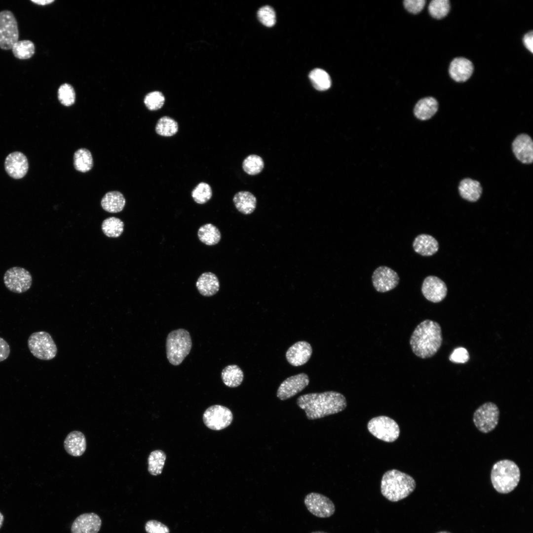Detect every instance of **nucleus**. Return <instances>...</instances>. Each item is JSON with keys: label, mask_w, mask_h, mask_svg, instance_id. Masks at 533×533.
<instances>
[{"label": "nucleus", "mask_w": 533, "mask_h": 533, "mask_svg": "<svg viewBox=\"0 0 533 533\" xmlns=\"http://www.w3.org/2000/svg\"><path fill=\"white\" fill-rule=\"evenodd\" d=\"M425 2V0H405L403 3L405 8L409 12L417 14L423 9Z\"/></svg>", "instance_id": "44"}, {"label": "nucleus", "mask_w": 533, "mask_h": 533, "mask_svg": "<svg viewBox=\"0 0 533 533\" xmlns=\"http://www.w3.org/2000/svg\"><path fill=\"white\" fill-rule=\"evenodd\" d=\"M512 147L515 156L520 161L524 164L533 162V142L528 135H519L513 141Z\"/></svg>", "instance_id": "19"}, {"label": "nucleus", "mask_w": 533, "mask_h": 533, "mask_svg": "<svg viewBox=\"0 0 533 533\" xmlns=\"http://www.w3.org/2000/svg\"><path fill=\"white\" fill-rule=\"evenodd\" d=\"M437 533H451L447 532V531H441V532H438Z\"/></svg>", "instance_id": "50"}, {"label": "nucleus", "mask_w": 533, "mask_h": 533, "mask_svg": "<svg viewBox=\"0 0 533 533\" xmlns=\"http://www.w3.org/2000/svg\"><path fill=\"white\" fill-rule=\"evenodd\" d=\"M74 166L78 171L85 173L90 170L93 160L90 152L85 148L77 150L74 155Z\"/></svg>", "instance_id": "30"}, {"label": "nucleus", "mask_w": 533, "mask_h": 533, "mask_svg": "<svg viewBox=\"0 0 533 533\" xmlns=\"http://www.w3.org/2000/svg\"><path fill=\"white\" fill-rule=\"evenodd\" d=\"M438 109L437 101L433 97H427L419 100L416 104L414 113L417 118L422 120L430 118Z\"/></svg>", "instance_id": "24"}, {"label": "nucleus", "mask_w": 533, "mask_h": 533, "mask_svg": "<svg viewBox=\"0 0 533 533\" xmlns=\"http://www.w3.org/2000/svg\"><path fill=\"white\" fill-rule=\"evenodd\" d=\"M18 24L13 13L7 10L0 12V48L9 50L19 39Z\"/></svg>", "instance_id": "9"}, {"label": "nucleus", "mask_w": 533, "mask_h": 533, "mask_svg": "<svg viewBox=\"0 0 533 533\" xmlns=\"http://www.w3.org/2000/svg\"><path fill=\"white\" fill-rule=\"evenodd\" d=\"M58 98L64 106H72L75 102V92L73 87L67 83L61 85L58 90Z\"/></svg>", "instance_id": "40"}, {"label": "nucleus", "mask_w": 533, "mask_h": 533, "mask_svg": "<svg viewBox=\"0 0 533 533\" xmlns=\"http://www.w3.org/2000/svg\"><path fill=\"white\" fill-rule=\"evenodd\" d=\"M28 346L33 355L42 360H50L56 357L57 353L54 340L45 331L32 333L28 339Z\"/></svg>", "instance_id": "6"}, {"label": "nucleus", "mask_w": 533, "mask_h": 533, "mask_svg": "<svg viewBox=\"0 0 533 533\" xmlns=\"http://www.w3.org/2000/svg\"><path fill=\"white\" fill-rule=\"evenodd\" d=\"M474 71L473 63L462 57L454 58L451 62L449 73L451 77L456 82H465L471 76Z\"/></svg>", "instance_id": "20"}, {"label": "nucleus", "mask_w": 533, "mask_h": 533, "mask_svg": "<svg viewBox=\"0 0 533 533\" xmlns=\"http://www.w3.org/2000/svg\"><path fill=\"white\" fill-rule=\"evenodd\" d=\"M449 0H433L428 5V11L434 18L440 19L447 15L450 10Z\"/></svg>", "instance_id": "37"}, {"label": "nucleus", "mask_w": 533, "mask_h": 533, "mask_svg": "<svg viewBox=\"0 0 533 533\" xmlns=\"http://www.w3.org/2000/svg\"><path fill=\"white\" fill-rule=\"evenodd\" d=\"M166 457L165 454L162 450H156L152 452L148 458L149 472L153 476L160 474Z\"/></svg>", "instance_id": "31"}, {"label": "nucleus", "mask_w": 533, "mask_h": 533, "mask_svg": "<svg viewBox=\"0 0 533 533\" xmlns=\"http://www.w3.org/2000/svg\"><path fill=\"white\" fill-rule=\"evenodd\" d=\"M523 42L525 47L532 53L533 52V31L526 33L523 38Z\"/></svg>", "instance_id": "46"}, {"label": "nucleus", "mask_w": 533, "mask_h": 533, "mask_svg": "<svg viewBox=\"0 0 533 533\" xmlns=\"http://www.w3.org/2000/svg\"><path fill=\"white\" fill-rule=\"evenodd\" d=\"M4 168L8 175L15 179L23 178L29 169L26 156L20 152L9 153L4 161Z\"/></svg>", "instance_id": "16"}, {"label": "nucleus", "mask_w": 533, "mask_h": 533, "mask_svg": "<svg viewBox=\"0 0 533 533\" xmlns=\"http://www.w3.org/2000/svg\"><path fill=\"white\" fill-rule=\"evenodd\" d=\"M124 223L119 219L111 217L106 219L102 224L104 233L109 237H117L123 231Z\"/></svg>", "instance_id": "34"}, {"label": "nucleus", "mask_w": 533, "mask_h": 533, "mask_svg": "<svg viewBox=\"0 0 533 533\" xmlns=\"http://www.w3.org/2000/svg\"><path fill=\"white\" fill-rule=\"evenodd\" d=\"M304 504L311 514L320 518H329L336 511L334 502L327 496L318 493L312 492L306 495Z\"/></svg>", "instance_id": "11"}, {"label": "nucleus", "mask_w": 533, "mask_h": 533, "mask_svg": "<svg viewBox=\"0 0 533 533\" xmlns=\"http://www.w3.org/2000/svg\"><path fill=\"white\" fill-rule=\"evenodd\" d=\"M309 78L314 87L319 91L328 89L331 85V78L328 74L321 69H315L309 74Z\"/></svg>", "instance_id": "32"}, {"label": "nucleus", "mask_w": 533, "mask_h": 533, "mask_svg": "<svg viewBox=\"0 0 533 533\" xmlns=\"http://www.w3.org/2000/svg\"><path fill=\"white\" fill-rule=\"evenodd\" d=\"M233 201L236 209L243 214H250L256 208L257 199L249 191H240L237 192L233 196Z\"/></svg>", "instance_id": "25"}, {"label": "nucleus", "mask_w": 533, "mask_h": 533, "mask_svg": "<svg viewBox=\"0 0 533 533\" xmlns=\"http://www.w3.org/2000/svg\"><path fill=\"white\" fill-rule=\"evenodd\" d=\"M310 533H327V532H324V531H314V532H311Z\"/></svg>", "instance_id": "49"}, {"label": "nucleus", "mask_w": 533, "mask_h": 533, "mask_svg": "<svg viewBox=\"0 0 533 533\" xmlns=\"http://www.w3.org/2000/svg\"><path fill=\"white\" fill-rule=\"evenodd\" d=\"M421 292L427 300L436 303L445 299L447 287L445 282L438 277L428 276L422 282Z\"/></svg>", "instance_id": "15"}, {"label": "nucleus", "mask_w": 533, "mask_h": 533, "mask_svg": "<svg viewBox=\"0 0 533 533\" xmlns=\"http://www.w3.org/2000/svg\"><path fill=\"white\" fill-rule=\"evenodd\" d=\"M64 447L70 455L76 457L81 456L86 449V441L84 435L77 430L71 432L64 441Z\"/></svg>", "instance_id": "21"}, {"label": "nucleus", "mask_w": 533, "mask_h": 533, "mask_svg": "<svg viewBox=\"0 0 533 533\" xmlns=\"http://www.w3.org/2000/svg\"><path fill=\"white\" fill-rule=\"evenodd\" d=\"M499 410L494 403L488 402L479 407L474 412L473 422L476 428L483 433L493 431L497 426Z\"/></svg>", "instance_id": "8"}, {"label": "nucleus", "mask_w": 533, "mask_h": 533, "mask_svg": "<svg viewBox=\"0 0 533 533\" xmlns=\"http://www.w3.org/2000/svg\"><path fill=\"white\" fill-rule=\"evenodd\" d=\"M192 341L187 330L179 328L170 332L166 340V351L169 363L178 366L182 363L190 353Z\"/></svg>", "instance_id": "5"}, {"label": "nucleus", "mask_w": 533, "mask_h": 533, "mask_svg": "<svg viewBox=\"0 0 533 533\" xmlns=\"http://www.w3.org/2000/svg\"><path fill=\"white\" fill-rule=\"evenodd\" d=\"M312 348L306 341H299L287 350L286 358L288 363L293 366H300L305 364L311 357Z\"/></svg>", "instance_id": "18"}, {"label": "nucleus", "mask_w": 533, "mask_h": 533, "mask_svg": "<svg viewBox=\"0 0 533 533\" xmlns=\"http://www.w3.org/2000/svg\"><path fill=\"white\" fill-rule=\"evenodd\" d=\"M10 353V348L7 342L0 337V362L6 360Z\"/></svg>", "instance_id": "45"}, {"label": "nucleus", "mask_w": 533, "mask_h": 533, "mask_svg": "<svg viewBox=\"0 0 533 533\" xmlns=\"http://www.w3.org/2000/svg\"><path fill=\"white\" fill-rule=\"evenodd\" d=\"M521 473L517 464L510 459L495 462L491 472V480L494 489L500 494H508L513 491L520 480Z\"/></svg>", "instance_id": "4"}, {"label": "nucleus", "mask_w": 533, "mask_h": 533, "mask_svg": "<svg viewBox=\"0 0 533 533\" xmlns=\"http://www.w3.org/2000/svg\"><path fill=\"white\" fill-rule=\"evenodd\" d=\"M191 196L198 204H204L208 201L212 196L211 187L205 182L199 183L192 190Z\"/></svg>", "instance_id": "38"}, {"label": "nucleus", "mask_w": 533, "mask_h": 533, "mask_svg": "<svg viewBox=\"0 0 533 533\" xmlns=\"http://www.w3.org/2000/svg\"><path fill=\"white\" fill-rule=\"evenodd\" d=\"M233 415L226 407L215 405L209 407L204 412L203 420L209 428L214 430L223 429L231 423Z\"/></svg>", "instance_id": "12"}, {"label": "nucleus", "mask_w": 533, "mask_h": 533, "mask_svg": "<svg viewBox=\"0 0 533 533\" xmlns=\"http://www.w3.org/2000/svg\"><path fill=\"white\" fill-rule=\"evenodd\" d=\"M264 167L263 158L256 154L247 156L242 162L243 170L250 175H256L262 172Z\"/></svg>", "instance_id": "36"}, {"label": "nucleus", "mask_w": 533, "mask_h": 533, "mask_svg": "<svg viewBox=\"0 0 533 533\" xmlns=\"http://www.w3.org/2000/svg\"><path fill=\"white\" fill-rule=\"evenodd\" d=\"M155 129L156 133L159 135L172 136L178 132V124L172 118L164 116L157 121Z\"/></svg>", "instance_id": "35"}, {"label": "nucleus", "mask_w": 533, "mask_h": 533, "mask_svg": "<svg viewBox=\"0 0 533 533\" xmlns=\"http://www.w3.org/2000/svg\"><path fill=\"white\" fill-rule=\"evenodd\" d=\"M369 431L377 438L386 442H393L399 436L400 428L397 422L387 416L371 419L367 424Z\"/></svg>", "instance_id": "7"}, {"label": "nucleus", "mask_w": 533, "mask_h": 533, "mask_svg": "<svg viewBox=\"0 0 533 533\" xmlns=\"http://www.w3.org/2000/svg\"><path fill=\"white\" fill-rule=\"evenodd\" d=\"M414 251L423 256H430L438 250L439 244L432 236L427 234L418 235L413 242Z\"/></svg>", "instance_id": "23"}, {"label": "nucleus", "mask_w": 533, "mask_h": 533, "mask_svg": "<svg viewBox=\"0 0 533 533\" xmlns=\"http://www.w3.org/2000/svg\"><path fill=\"white\" fill-rule=\"evenodd\" d=\"M13 55L19 59H28L31 58L35 52L34 43L30 40H18L12 47Z\"/></svg>", "instance_id": "33"}, {"label": "nucleus", "mask_w": 533, "mask_h": 533, "mask_svg": "<svg viewBox=\"0 0 533 533\" xmlns=\"http://www.w3.org/2000/svg\"><path fill=\"white\" fill-rule=\"evenodd\" d=\"M297 404L310 420L338 413L347 406L344 395L334 391L302 395L298 398Z\"/></svg>", "instance_id": "1"}, {"label": "nucleus", "mask_w": 533, "mask_h": 533, "mask_svg": "<svg viewBox=\"0 0 533 533\" xmlns=\"http://www.w3.org/2000/svg\"><path fill=\"white\" fill-rule=\"evenodd\" d=\"M101 204L103 209L108 212L118 213L123 210L125 204V199L120 192L111 191L104 195Z\"/></svg>", "instance_id": "27"}, {"label": "nucleus", "mask_w": 533, "mask_h": 533, "mask_svg": "<svg viewBox=\"0 0 533 533\" xmlns=\"http://www.w3.org/2000/svg\"><path fill=\"white\" fill-rule=\"evenodd\" d=\"M260 21L265 26L271 27L276 22V16L273 9L268 5L260 8L257 13Z\"/></svg>", "instance_id": "41"}, {"label": "nucleus", "mask_w": 533, "mask_h": 533, "mask_svg": "<svg viewBox=\"0 0 533 533\" xmlns=\"http://www.w3.org/2000/svg\"><path fill=\"white\" fill-rule=\"evenodd\" d=\"M372 281L376 291L385 293L393 289L398 285L399 277L397 272L391 268L380 266L373 272Z\"/></svg>", "instance_id": "13"}, {"label": "nucleus", "mask_w": 533, "mask_h": 533, "mask_svg": "<svg viewBox=\"0 0 533 533\" xmlns=\"http://www.w3.org/2000/svg\"><path fill=\"white\" fill-rule=\"evenodd\" d=\"M199 240L207 245L217 244L221 239V233L215 225L208 223L201 226L197 231Z\"/></svg>", "instance_id": "29"}, {"label": "nucleus", "mask_w": 533, "mask_h": 533, "mask_svg": "<svg viewBox=\"0 0 533 533\" xmlns=\"http://www.w3.org/2000/svg\"><path fill=\"white\" fill-rule=\"evenodd\" d=\"M145 531L147 533H169L167 526L154 520L148 521L145 524Z\"/></svg>", "instance_id": "42"}, {"label": "nucleus", "mask_w": 533, "mask_h": 533, "mask_svg": "<svg viewBox=\"0 0 533 533\" xmlns=\"http://www.w3.org/2000/svg\"><path fill=\"white\" fill-rule=\"evenodd\" d=\"M443 341L442 330L437 322L426 319L419 324L413 332L410 344L413 353L425 359L434 356L440 349Z\"/></svg>", "instance_id": "2"}, {"label": "nucleus", "mask_w": 533, "mask_h": 533, "mask_svg": "<svg viewBox=\"0 0 533 533\" xmlns=\"http://www.w3.org/2000/svg\"><path fill=\"white\" fill-rule=\"evenodd\" d=\"M221 378L224 383L227 386L236 387L241 384L244 378V374L237 365H229L223 369Z\"/></svg>", "instance_id": "28"}, {"label": "nucleus", "mask_w": 533, "mask_h": 533, "mask_svg": "<svg viewBox=\"0 0 533 533\" xmlns=\"http://www.w3.org/2000/svg\"><path fill=\"white\" fill-rule=\"evenodd\" d=\"M450 360L457 363H464L469 359V355L467 350L464 347H460L454 350L449 357Z\"/></svg>", "instance_id": "43"}, {"label": "nucleus", "mask_w": 533, "mask_h": 533, "mask_svg": "<svg viewBox=\"0 0 533 533\" xmlns=\"http://www.w3.org/2000/svg\"><path fill=\"white\" fill-rule=\"evenodd\" d=\"M3 521H4V516L0 512V529L1 528V527H2V526L3 525Z\"/></svg>", "instance_id": "48"}, {"label": "nucleus", "mask_w": 533, "mask_h": 533, "mask_svg": "<svg viewBox=\"0 0 533 533\" xmlns=\"http://www.w3.org/2000/svg\"><path fill=\"white\" fill-rule=\"evenodd\" d=\"M309 382L308 376L304 373L291 376L280 384L277 391V397L281 400L289 399L304 389Z\"/></svg>", "instance_id": "14"}, {"label": "nucleus", "mask_w": 533, "mask_h": 533, "mask_svg": "<svg viewBox=\"0 0 533 533\" xmlns=\"http://www.w3.org/2000/svg\"><path fill=\"white\" fill-rule=\"evenodd\" d=\"M31 1L32 2H33L37 4L40 5H45L49 4H50L51 3L54 1V0H31Z\"/></svg>", "instance_id": "47"}, {"label": "nucleus", "mask_w": 533, "mask_h": 533, "mask_svg": "<svg viewBox=\"0 0 533 533\" xmlns=\"http://www.w3.org/2000/svg\"><path fill=\"white\" fill-rule=\"evenodd\" d=\"M416 487L415 479L397 469L385 472L381 478V492L387 500L398 502L408 497Z\"/></svg>", "instance_id": "3"}, {"label": "nucleus", "mask_w": 533, "mask_h": 533, "mask_svg": "<svg viewBox=\"0 0 533 533\" xmlns=\"http://www.w3.org/2000/svg\"><path fill=\"white\" fill-rule=\"evenodd\" d=\"M102 520L95 513H85L77 517L73 522L71 533H98Z\"/></svg>", "instance_id": "17"}, {"label": "nucleus", "mask_w": 533, "mask_h": 533, "mask_svg": "<svg viewBox=\"0 0 533 533\" xmlns=\"http://www.w3.org/2000/svg\"><path fill=\"white\" fill-rule=\"evenodd\" d=\"M199 293L205 297L215 295L220 289V282L216 275L211 272L201 274L196 282Z\"/></svg>", "instance_id": "22"}, {"label": "nucleus", "mask_w": 533, "mask_h": 533, "mask_svg": "<svg viewBox=\"0 0 533 533\" xmlns=\"http://www.w3.org/2000/svg\"><path fill=\"white\" fill-rule=\"evenodd\" d=\"M4 284L10 291L21 294L27 291L32 284V276L26 269L14 266L7 269L3 276Z\"/></svg>", "instance_id": "10"}, {"label": "nucleus", "mask_w": 533, "mask_h": 533, "mask_svg": "<svg viewBox=\"0 0 533 533\" xmlns=\"http://www.w3.org/2000/svg\"><path fill=\"white\" fill-rule=\"evenodd\" d=\"M458 191L463 199L470 202H475L480 197L482 188L480 183L470 178L463 179L459 183Z\"/></svg>", "instance_id": "26"}, {"label": "nucleus", "mask_w": 533, "mask_h": 533, "mask_svg": "<svg viewBox=\"0 0 533 533\" xmlns=\"http://www.w3.org/2000/svg\"><path fill=\"white\" fill-rule=\"evenodd\" d=\"M144 102L149 110L156 111L160 109L163 106L165 97L160 91H152L146 95Z\"/></svg>", "instance_id": "39"}]
</instances>
